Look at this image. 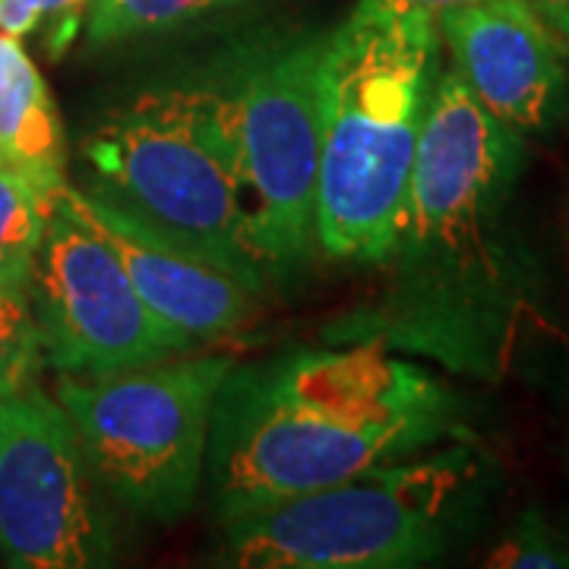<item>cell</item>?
Instances as JSON below:
<instances>
[{
    "label": "cell",
    "mask_w": 569,
    "mask_h": 569,
    "mask_svg": "<svg viewBox=\"0 0 569 569\" xmlns=\"http://www.w3.org/2000/svg\"><path fill=\"white\" fill-rule=\"evenodd\" d=\"M529 140L490 118L443 63L406 203L389 247V288L370 346L402 348L500 380L541 326V269L516 216Z\"/></svg>",
    "instance_id": "obj_1"
},
{
    "label": "cell",
    "mask_w": 569,
    "mask_h": 569,
    "mask_svg": "<svg viewBox=\"0 0 569 569\" xmlns=\"http://www.w3.org/2000/svg\"><path fill=\"white\" fill-rule=\"evenodd\" d=\"M468 437L462 399L380 346L307 348L224 373L206 449L219 522Z\"/></svg>",
    "instance_id": "obj_2"
},
{
    "label": "cell",
    "mask_w": 569,
    "mask_h": 569,
    "mask_svg": "<svg viewBox=\"0 0 569 569\" xmlns=\"http://www.w3.org/2000/svg\"><path fill=\"white\" fill-rule=\"evenodd\" d=\"M440 67L437 17L406 0H355L326 32L313 228L329 260H387Z\"/></svg>",
    "instance_id": "obj_3"
},
{
    "label": "cell",
    "mask_w": 569,
    "mask_h": 569,
    "mask_svg": "<svg viewBox=\"0 0 569 569\" xmlns=\"http://www.w3.org/2000/svg\"><path fill=\"white\" fill-rule=\"evenodd\" d=\"M497 468L468 437L222 519L216 563L241 569H411L481 526Z\"/></svg>",
    "instance_id": "obj_4"
},
{
    "label": "cell",
    "mask_w": 569,
    "mask_h": 569,
    "mask_svg": "<svg viewBox=\"0 0 569 569\" xmlns=\"http://www.w3.org/2000/svg\"><path fill=\"white\" fill-rule=\"evenodd\" d=\"M323 48L326 32H260L183 82L222 149L266 279L295 272L317 250Z\"/></svg>",
    "instance_id": "obj_5"
},
{
    "label": "cell",
    "mask_w": 569,
    "mask_h": 569,
    "mask_svg": "<svg viewBox=\"0 0 569 569\" xmlns=\"http://www.w3.org/2000/svg\"><path fill=\"white\" fill-rule=\"evenodd\" d=\"M89 190L123 206L250 291L269 282L247 247L222 149L187 86L146 89L108 111L82 142Z\"/></svg>",
    "instance_id": "obj_6"
},
{
    "label": "cell",
    "mask_w": 569,
    "mask_h": 569,
    "mask_svg": "<svg viewBox=\"0 0 569 569\" xmlns=\"http://www.w3.org/2000/svg\"><path fill=\"white\" fill-rule=\"evenodd\" d=\"M231 358H164L108 377H61L54 399L102 485L140 519L171 526L206 481L212 406Z\"/></svg>",
    "instance_id": "obj_7"
},
{
    "label": "cell",
    "mask_w": 569,
    "mask_h": 569,
    "mask_svg": "<svg viewBox=\"0 0 569 569\" xmlns=\"http://www.w3.org/2000/svg\"><path fill=\"white\" fill-rule=\"evenodd\" d=\"M61 402L36 383L0 392V557L17 569L114 563L118 531Z\"/></svg>",
    "instance_id": "obj_8"
},
{
    "label": "cell",
    "mask_w": 569,
    "mask_h": 569,
    "mask_svg": "<svg viewBox=\"0 0 569 569\" xmlns=\"http://www.w3.org/2000/svg\"><path fill=\"white\" fill-rule=\"evenodd\" d=\"M29 305L41 358L61 377H108L200 348L142 305L114 250L58 200L36 253Z\"/></svg>",
    "instance_id": "obj_9"
},
{
    "label": "cell",
    "mask_w": 569,
    "mask_h": 569,
    "mask_svg": "<svg viewBox=\"0 0 569 569\" xmlns=\"http://www.w3.org/2000/svg\"><path fill=\"white\" fill-rule=\"evenodd\" d=\"M447 63L490 118L526 140L569 121L563 48L522 0H478L437 13Z\"/></svg>",
    "instance_id": "obj_10"
},
{
    "label": "cell",
    "mask_w": 569,
    "mask_h": 569,
    "mask_svg": "<svg viewBox=\"0 0 569 569\" xmlns=\"http://www.w3.org/2000/svg\"><path fill=\"white\" fill-rule=\"evenodd\" d=\"M54 200L114 250L142 305L197 346L231 336L247 323L257 291L224 269L89 187L67 181Z\"/></svg>",
    "instance_id": "obj_11"
},
{
    "label": "cell",
    "mask_w": 569,
    "mask_h": 569,
    "mask_svg": "<svg viewBox=\"0 0 569 569\" xmlns=\"http://www.w3.org/2000/svg\"><path fill=\"white\" fill-rule=\"evenodd\" d=\"M0 164L44 197L67 183V142L58 104L22 39L0 32Z\"/></svg>",
    "instance_id": "obj_12"
},
{
    "label": "cell",
    "mask_w": 569,
    "mask_h": 569,
    "mask_svg": "<svg viewBox=\"0 0 569 569\" xmlns=\"http://www.w3.org/2000/svg\"><path fill=\"white\" fill-rule=\"evenodd\" d=\"M244 3L253 0H89L80 26L92 44H114L171 32Z\"/></svg>",
    "instance_id": "obj_13"
},
{
    "label": "cell",
    "mask_w": 569,
    "mask_h": 569,
    "mask_svg": "<svg viewBox=\"0 0 569 569\" xmlns=\"http://www.w3.org/2000/svg\"><path fill=\"white\" fill-rule=\"evenodd\" d=\"M54 200L0 164V284L29 295Z\"/></svg>",
    "instance_id": "obj_14"
},
{
    "label": "cell",
    "mask_w": 569,
    "mask_h": 569,
    "mask_svg": "<svg viewBox=\"0 0 569 569\" xmlns=\"http://www.w3.org/2000/svg\"><path fill=\"white\" fill-rule=\"evenodd\" d=\"M44 365L29 295L0 284V392L29 387Z\"/></svg>",
    "instance_id": "obj_15"
},
{
    "label": "cell",
    "mask_w": 569,
    "mask_h": 569,
    "mask_svg": "<svg viewBox=\"0 0 569 569\" xmlns=\"http://www.w3.org/2000/svg\"><path fill=\"white\" fill-rule=\"evenodd\" d=\"M485 563L497 569H569V531L550 522L545 512L526 509Z\"/></svg>",
    "instance_id": "obj_16"
},
{
    "label": "cell",
    "mask_w": 569,
    "mask_h": 569,
    "mask_svg": "<svg viewBox=\"0 0 569 569\" xmlns=\"http://www.w3.org/2000/svg\"><path fill=\"white\" fill-rule=\"evenodd\" d=\"M89 0H0V32L13 36V39H26L41 26H54L63 29L61 48L67 36L82 22Z\"/></svg>",
    "instance_id": "obj_17"
},
{
    "label": "cell",
    "mask_w": 569,
    "mask_h": 569,
    "mask_svg": "<svg viewBox=\"0 0 569 569\" xmlns=\"http://www.w3.org/2000/svg\"><path fill=\"white\" fill-rule=\"evenodd\" d=\"M569 58V0H522Z\"/></svg>",
    "instance_id": "obj_18"
},
{
    "label": "cell",
    "mask_w": 569,
    "mask_h": 569,
    "mask_svg": "<svg viewBox=\"0 0 569 569\" xmlns=\"http://www.w3.org/2000/svg\"><path fill=\"white\" fill-rule=\"evenodd\" d=\"M411 7H421L427 13H443V10H452V7H466V3H478V0H406Z\"/></svg>",
    "instance_id": "obj_19"
}]
</instances>
